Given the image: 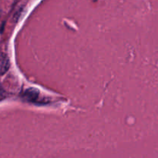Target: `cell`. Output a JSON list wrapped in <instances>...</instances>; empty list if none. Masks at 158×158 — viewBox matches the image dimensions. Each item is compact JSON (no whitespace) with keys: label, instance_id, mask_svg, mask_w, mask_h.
<instances>
[{"label":"cell","instance_id":"cell-3","mask_svg":"<svg viewBox=\"0 0 158 158\" xmlns=\"http://www.w3.org/2000/svg\"><path fill=\"white\" fill-rule=\"evenodd\" d=\"M2 98H4V92L2 89H0V100Z\"/></svg>","mask_w":158,"mask_h":158},{"label":"cell","instance_id":"cell-1","mask_svg":"<svg viewBox=\"0 0 158 158\" xmlns=\"http://www.w3.org/2000/svg\"><path fill=\"white\" fill-rule=\"evenodd\" d=\"M9 60L6 54L0 52V74L6 73L9 69Z\"/></svg>","mask_w":158,"mask_h":158},{"label":"cell","instance_id":"cell-2","mask_svg":"<svg viewBox=\"0 0 158 158\" xmlns=\"http://www.w3.org/2000/svg\"><path fill=\"white\" fill-rule=\"evenodd\" d=\"M39 97V91L34 88L26 89L24 94V97L29 101H35Z\"/></svg>","mask_w":158,"mask_h":158}]
</instances>
